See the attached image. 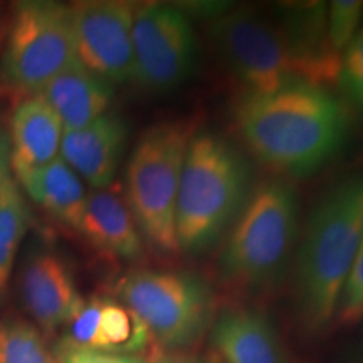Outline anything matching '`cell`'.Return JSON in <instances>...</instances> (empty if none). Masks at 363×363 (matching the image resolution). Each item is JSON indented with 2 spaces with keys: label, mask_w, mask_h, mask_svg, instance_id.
<instances>
[{
  "label": "cell",
  "mask_w": 363,
  "mask_h": 363,
  "mask_svg": "<svg viewBox=\"0 0 363 363\" xmlns=\"http://www.w3.org/2000/svg\"><path fill=\"white\" fill-rule=\"evenodd\" d=\"M235 125L247 148L281 174H315L347 142L350 120L325 86L293 83L266 94H242Z\"/></svg>",
  "instance_id": "6da1fadb"
},
{
  "label": "cell",
  "mask_w": 363,
  "mask_h": 363,
  "mask_svg": "<svg viewBox=\"0 0 363 363\" xmlns=\"http://www.w3.org/2000/svg\"><path fill=\"white\" fill-rule=\"evenodd\" d=\"M363 238V175L335 187L308 219L294 269L299 315L310 330L337 316L343 286Z\"/></svg>",
  "instance_id": "7a4b0ae2"
},
{
  "label": "cell",
  "mask_w": 363,
  "mask_h": 363,
  "mask_svg": "<svg viewBox=\"0 0 363 363\" xmlns=\"http://www.w3.org/2000/svg\"><path fill=\"white\" fill-rule=\"evenodd\" d=\"M251 170L242 153L224 136H192L177 197L175 234L180 252L202 254L238 220L249 199Z\"/></svg>",
  "instance_id": "3957f363"
},
{
  "label": "cell",
  "mask_w": 363,
  "mask_h": 363,
  "mask_svg": "<svg viewBox=\"0 0 363 363\" xmlns=\"http://www.w3.org/2000/svg\"><path fill=\"white\" fill-rule=\"evenodd\" d=\"M298 233V195L286 182L269 180L254 190L222 247L224 283L261 291L281 278Z\"/></svg>",
  "instance_id": "277c9868"
},
{
  "label": "cell",
  "mask_w": 363,
  "mask_h": 363,
  "mask_svg": "<svg viewBox=\"0 0 363 363\" xmlns=\"http://www.w3.org/2000/svg\"><path fill=\"white\" fill-rule=\"evenodd\" d=\"M194 128L189 121H165L140 136L126 167V203L140 234L155 251L179 252L177 197Z\"/></svg>",
  "instance_id": "5b68a950"
},
{
  "label": "cell",
  "mask_w": 363,
  "mask_h": 363,
  "mask_svg": "<svg viewBox=\"0 0 363 363\" xmlns=\"http://www.w3.org/2000/svg\"><path fill=\"white\" fill-rule=\"evenodd\" d=\"M78 61L71 6L26 0L13 6L0 52V89L19 99L35 96Z\"/></svg>",
  "instance_id": "8992f818"
},
{
  "label": "cell",
  "mask_w": 363,
  "mask_h": 363,
  "mask_svg": "<svg viewBox=\"0 0 363 363\" xmlns=\"http://www.w3.org/2000/svg\"><path fill=\"white\" fill-rule=\"evenodd\" d=\"M116 294L169 350L192 347L211 325L212 291L190 272L131 271L120 279Z\"/></svg>",
  "instance_id": "52a82bcc"
},
{
  "label": "cell",
  "mask_w": 363,
  "mask_h": 363,
  "mask_svg": "<svg viewBox=\"0 0 363 363\" xmlns=\"http://www.w3.org/2000/svg\"><path fill=\"white\" fill-rule=\"evenodd\" d=\"M211 38L244 94H266L305 81L284 30L257 12L222 13L212 22Z\"/></svg>",
  "instance_id": "ba28073f"
},
{
  "label": "cell",
  "mask_w": 363,
  "mask_h": 363,
  "mask_svg": "<svg viewBox=\"0 0 363 363\" xmlns=\"http://www.w3.org/2000/svg\"><path fill=\"white\" fill-rule=\"evenodd\" d=\"M199 62L190 17L170 4L136 6L133 17V83L148 93H169L192 78Z\"/></svg>",
  "instance_id": "9c48e42d"
},
{
  "label": "cell",
  "mask_w": 363,
  "mask_h": 363,
  "mask_svg": "<svg viewBox=\"0 0 363 363\" xmlns=\"http://www.w3.org/2000/svg\"><path fill=\"white\" fill-rule=\"evenodd\" d=\"M136 4L91 0L71 6L76 59L110 84L133 79V17Z\"/></svg>",
  "instance_id": "30bf717a"
},
{
  "label": "cell",
  "mask_w": 363,
  "mask_h": 363,
  "mask_svg": "<svg viewBox=\"0 0 363 363\" xmlns=\"http://www.w3.org/2000/svg\"><path fill=\"white\" fill-rule=\"evenodd\" d=\"M19 283L26 310L40 333L52 335L66 328L84 303L69 266L48 249H38L26 257Z\"/></svg>",
  "instance_id": "8fae6325"
},
{
  "label": "cell",
  "mask_w": 363,
  "mask_h": 363,
  "mask_svg": "<svg viewBox=\"0 0 363 363\" xmlns=\"http://www.w3.org/2000/svg\"><path fill=\"white\" fill-rule=\"evenodd\" d=\"M66 342L91 350L140 355L152 342L143 321L116 299L93 296L66 325Z\"/></svg>",
  "instance_id": "7c38bea8"
},
{
  "label": "cell",
  "mask_w": 363,
  "mask_h": 363,
  "mask_svg": "<svg viewBox=\"0 0 363 363\" xmlns=\"http://www.w3.org/2000/svg\"><path fill=\"white\" fill-rule=\"evenodd\" d=\"M128 138L123 118L104 113L79 130L65 131L59 157L94 190L110 189L120 169Z\"/></svg>",
  "instance_id": "4fadbf2b"
},
{
  "label": "cell",
  "mask_w": 363,
  "mask_h": 363,
  "mask_svg": "<svg viewBox=\"0 0 363 363\" xmlns=\"http://www.w3.org/2000/svg\"><path fill=\"white\" fill-rule=\"evenodd\" d=\"M76 230L94 251L111 259L133 261L143 252V238L128 203L110 189L88 194Z\"/></svg>",
  "instance_id": "5bb4252c"
},
{
  "label": "cell",
  "mask_w": 363,
  "mask_h": 363,
  "mask_svg": "<svg viewBox=\"0 0 363 363\" xmlns=\"http://www.w3.org/2000/svg\"><path fill=\"white\" fill-rule=\"evenodd\" d=\"M62 135L61 120L40 94L21 99L9 126L13 179L59 158Z\"/></svg>",
  "instance_id": "9a60e30c"
},
{
  "label": "cell",
  "mask_w": 363,
  "mask_h": 363,
  "mask_svg": "<svg viewBox=\"0 0 363 363\" xmlns=\"http://www.w3.org/2000/svg\"><path fill=\"white\" fill-rule=\"evenodd\" d=\"M211 342L225 363H286L274 326L256 310L222 311L212 325Z\"/></svg>",
  "instance_id": "2e32d148"
},
{
  "label": "cell",
  "mask_w": 363,
  "mask_h": 363,
  "mask_svg": "<svg viewBox=\"0 0 363 363\" xmlns=\"http://www.w3.org/2000/svg\"><path fill=\"white\" fill-rule=\"evenodd\" d=\"M39 94L61 120L65 131H72L108 113L115 89L76 61L49 81Z\"/></svg>",
  "instance_id": "e0dca14e"
},
{
  "label": "cell",
  "mask_w": 363,
  "mask_h": 363,
  "mask_svg": "<svg viewBox=\"0 0 363 363\" xmlns=\"http://www.w3.org/2000/svg\"><path fill=\"white\" fill-rule=\"evenodd\" d=\"M22 194L61 224L76 229L88 199L84 182L61 157L17 177Z\"/></svg>",
  "instance_id": "ac0fdd59"
},
{
  "label": "cell",
  "mask_w": 363,
  "mask_h": 363,
  "mask_svg": "<svg viewBox=\"0 0 363 363\" xmlns=\"http://www.w3.org/2000/svg\"><path fill=\"white\" fill-rule=\"evenodd\" d=\"M30 225L26 195L16 180L0 197V301L11 286L13 266Z\"/></svg>",
  "instance_id": "d6986e66"
},
{
  "label": "cell",
  "mask_w": 363,
  "mask_h": 363,
  "mask_svg": "<svg viewBox=\"0 0 363 363\" xmlns=\"http://www.w3.org/2000/svg\"><path fill=\"white\" fill-rule=\"evenodd\" d=\"M0 363H57L43 333L19 318L0 320Z\"/></svg>",
  "instance_id": "ffe728a7"
},
{
  "label": "cell",
  "mask_w": 363,
  "mask_h": 363,
  "mask_svg": "<svg viewBox=\"0 0 363 363\" xmlns=\"http://www.w3.org/2000/svg\"><path fill=\"white\" fill-rule=\"evenodd\" d=\"M363 16L360 0H335L326 9V38L330 49L342 57L358 33Z\"/></svg>",
  "instance_id": "44dd1931"
},
{
  "label": "cell",
  "mask_w": 363,
  "mask_h": 363,
  "mask_svg": "<svg viewBox=\"0 0 363 363\" xmlns=\"http://www.w3.org/2000/svg\"><path fill=\"white\" fill-rule=\"evenodd\" d=\"M337 81L347 98L363 111V29L342 54Z\"/></svg>",
  "instance_id": "7402d4cb"
},
{
  "label": "cell",
  "mask_w": 363,
  "mask_h": 363,
  "mask_svg": "<svg viewBox=\"0 0 363 363\" xmlns=\"http://www.w3.org/2000/svg\"><path fill=\"white\" fill-rule=\"evenodd\" d=\"M342 325H353L363 318V238L353 261L350 274L343 286L337 316Z\"/></svg>",
  "instance_id": "603a6c76"
},
{
  "label": "cell",
  "mask_w": 363,
  "mask_h": 363,
  "mask_svg": "<svg viewBox=\"0 0 363 363\" xmlns=\"http://www.w3.org/2000/svg\"><path fill=\"white\" fill-rule=\"evenodd\" d=\"M52 352L57 363H148L147 358L142 355H118V353L91 350L66 340H61Z\"/></svg>",
  "instance_id": "cb8c5ba5"
},
{
  "label": "cell",
  "mask_w": 363,
  "mask_h": 363,
  "mask_svg": "<svg viewBox=\"0 0 363 363\" xmlns=\"http://www.w3.org/2000/svg\"><path fill=\"white\" fill-rule=\"evenodd\" d=\"M13 180L16 179H13L11 162V138H9V130L0 125V197Z\"/></svg>",
  "instance_id": "d4e9b609"
},
{
  "label": "cell",
  "mask_w": 363,
  "mask_h": 363,
  "mask_svg": "<svg viewBox=\"0 0 363 363\" xmlns=\"http://www.w3.org/2000/svg\"><path fill=\"white\" fill-rule=\"evenodd\" d=\"M152 363H172L170 360H163V358H162V360H153Z\"/></svg>",
  "instance_id": "484cf974"
},
{
  "label": "cell",
  "mask_w": 363,
  "mask_h": 363,
  "mask_svg": "<svg viewBox=\"0 0 363 363\" xmlns=\"http://www.w3.org/2000/svg\"><path fill=\"white\" fill-rule=\"evenodd\" d=\"M194 363H207V362H194Z\"/></svg>",
  "instance_id": "4316f807"
}]
</instances>
